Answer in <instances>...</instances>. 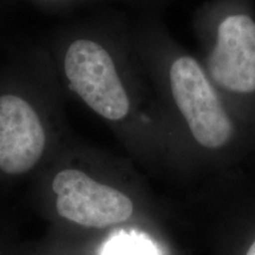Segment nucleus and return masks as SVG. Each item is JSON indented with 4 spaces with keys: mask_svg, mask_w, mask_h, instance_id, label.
Segmentation results:
<instances>
[{
    "mask_svg": "<svg viewBox=\"0 0 255 255\" xmlns=\"http://www.w3.org/2000/svg\"><path fill=\"white\" fill-rule=\"evenodd\" d=\"M64 92L45 45L19 53L0 71V178L38 173L70 137Z\"/></svg>",
    "mask_w": 255,
    "mask_h": 255,
    "instance_id": "nucleus-1",
    "label": "nucleus"
},
{
    "mask_svg": "<svg viewBox=\"0 0 255 255\" xmlns=\"http://www.w3.org/2000/svg\"><path fill=\"white\" fill-rule=\"evenodd\" d=\"M103 32L88 23L59 28L45 45L64 95L116 126L132 121L135 101L117 51Z\"/></svg>",
    "mask_w": 255,
    "mask_h": 255,
    "instance_id": "nucleus-2",
    "label": "nucleus"
},
{
    "mask_svg": "<svg viewBox=\"0 0 255 255\" xmlns=\"http://www.w3.org/2000/svg\"><path fill=\"white\" fill-rule=\"evenodd\" d=\"M92 156L71 136L40 173L38 195L62 221L83 228L121 225L135 213L131 197L98 177Z\"/></svg>",
    "mask_w": 255,
    "mask_h": 255,
    "instance_id": "nucleus-3",
    "label": "nucleus"
},
{
    "mask_svg": "<svg viewBox=\"0 0 255 255\" xmlns=\"http://www.w3.org/2000/svg\"><path fill=\"white\" fill-rule=\"evenodd\" d=\"M175 104L183 115L194 138L206 148H221L231 138L233 128L225 108L199 63L181 57L169 71Z\"/></svg>",
    "mask_w": 255,
    "mask_h": 255,
    "instance_id": "nucleus-4",
    "label": "nucleus"
},
{
    "mask_svg": "<svg viewBox=\"0 0 255 255\" xmlns=\"http://www.w3.org/2000/svg\"><path fill=\"white\" fill-rule=\"evenodd\" d=\"M208 64L221 87L240 94L255 91V21L250 15L235 13L223 19Z\"/></svg>",
    "mask_w": 255,
    "mask_h": 255,
    "instance_id": "nucleus-5",
    "label": "nucleus"
},
{
    "mask_svg": "<svg viewBox=\"0 0 255 255\" xmlns=\"http://www.w3.org/2000/svg\"><path fill=\"white\" fill-rule=\"evenodd\" d=\"M105 255H155V252L151 245L142 238L126 235L111 241Z\"/></svg>",
    "mask_w": 255,
    "mask_h": 255,
    "instance_id": "nucleus-6",
    "label": "nucleus"
},
{
    "mask_svg": "<svg viewBox=\"0 0 255 255\" xmlns=\"http://www.w3.org/2000/svg\"><path fill=\"white\" fill-rule=\"evenodd\" d=\"M37 7L51 12H69L94 0H26Z\"/></svg>",
    "mask_w": 255,
    "mask_h": 255,
    "instance_id": "nucleus-7",
    "label": "nucleus"
},
{
    "mask_svg": "<svg viewBox=\"0 0 255 255\" xmlns=\"http://www.w3.org/2000/svg\"><path fill=\"white\" fill-rule=\"evenodd\" d=\"M246 255H255V241H254V244L251 246L250 250H248Z\"/></svg>",
    "mask_w": 255,
    "mask_h": 255,
    "instance_id": "nucleus-8",
    "label": "nucleus"
}]
</instances>
